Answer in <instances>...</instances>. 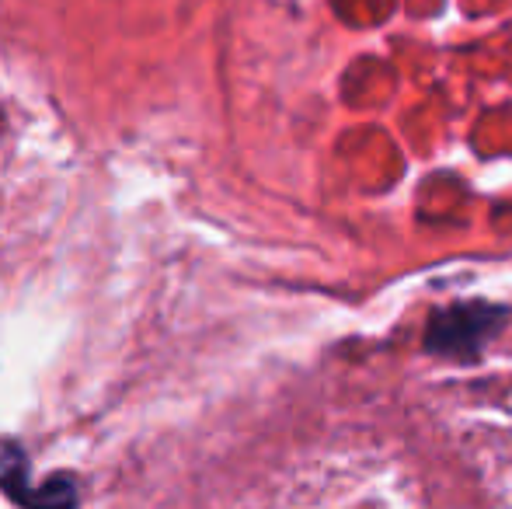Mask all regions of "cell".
Segmentation results:
<instances>
[{
  "instance_id": "cell-1",
  "label": "cell",
  "mask_w": 512,
  "mask_h": 509,
  "mask_svg": "<svg viewBox=\"0 0 512 509\" xmlns=\"http://www.w3.org/2000/svg\"><path fill=\"white\" fill-rule=\"evenodd\" d=\"M502 321V311L488 304H460L450 311H439L429 321V342L432 353H450V356H474L488 339L495 335V325Z\"/></svg>"
}]
</instances>
